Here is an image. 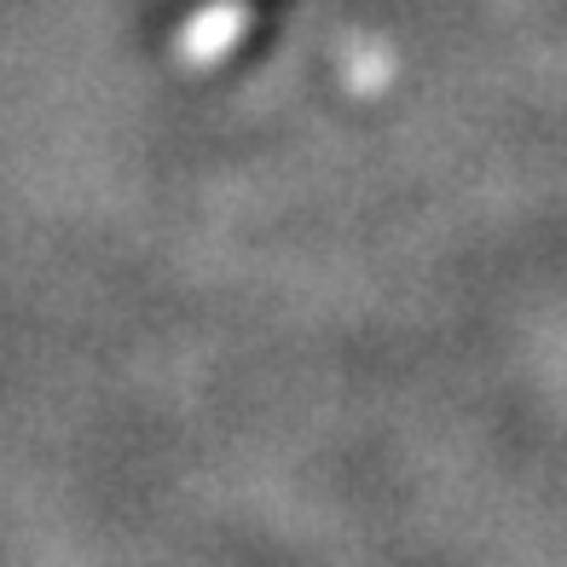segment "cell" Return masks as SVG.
I'll list each match as a JSON object with an SVG mask.
<instances>
[{
  "label": "cell",
  "mask_w": 567,
  "mask_h": 567,
  "mask_svg": "<svg viewBox=\"0 0 567 567\" xmlns=\"http://www.w3.org/2000/svg\"><path fill=\"white\" fill-rule=\"evenodd\" d=\"M244 35V7H209V12H197V23L186 35H179V47H186V59H220L231 41Z\"/></svg>",
  "instance_id": "1"
}]
</instances>
